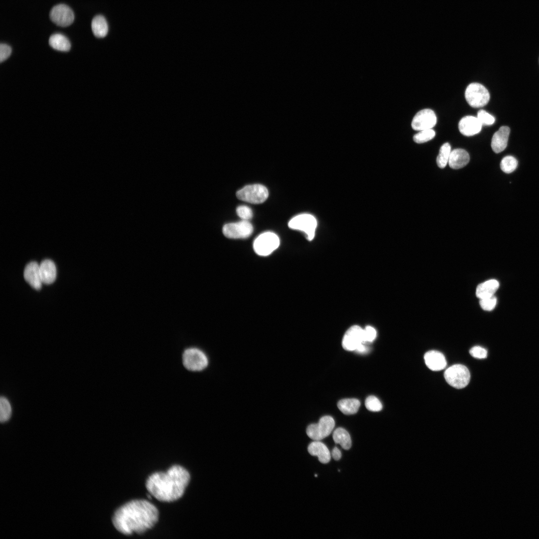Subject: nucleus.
Wrapping results in <instances>:
<instances>
[{"instance_id": "obj_30", "label": "nucleus", "mask_w": 539, "mask_h": 539, "mask_svg": "<svg viewBox=\"0 0 539 539\" xmlns=\"http://www.w3.org/2000/svg\"><path fill=\"white\" fill-rule=\"evenodd\" d=\"M366 408L370 411L377 412L382 409V405L380 400L374 396H369L365 400Z\"/></svg>"}, {"instance_id": "obj_23", "label": "nucleus", "mask_w": 539, "mask_h": 539, "mask_svg": "<svg viewBox=\"0 0 539 539\" xmlns=\"http://www.w3.org/2000/svg\"><path fill=\"white\" fill-rule=\"evenodd\" d=\"M49 44L53 49L61 51H67L71 47L68 38L60 33L51 35L49 39Z\"/></svg>"}, {"instance_id": "obj_26", "label": "nucleus", "mask_w": 539, "mask_h": 539, "mask_svg": "<svg viewBox=\"0 0 539 539\" xmlns=\"http://www.w3.org/2000/svg\"><path fill=\"white\" fill-rule=\"evenodd\" d=\"M451 146L448 143L443 144L440 147L439 154L437 157V164L440 168H444L448 163L451 154Z\"/></svg>"}, {"instance_id": "obj_15", "label": "nucleus", "mask_w": 539, "mask_h": 539, "mask_svg": "<svg viewBox=\"0 0 539 539\" xmlns=\"http://www.w3.org/2000/svg\"><path fill=\"white\" fill-rule=\"evenodd\" d=\"M25 280L35 289H40L42 285L39 265L35 262H31L25 267L23 272Z\"/></svg>"}, {"instance_id": "obj_1", "label": "nucleus", "mask_w": 539, "mask_h": 539, "mask_svg": "<svg viewBox=\"0 0 539 539\" xmlns=\"http://www.w3.org/2000/svg\"><path fill=\"white\" fill-rule=\"evenodd\" d=\"M157 508L146 500L131 501L114 513L112 522L116 529L125 535L141 534L151 529L157 522Z\"/></svg>"}, {"instance_id": "obj_16", "label": "nucleus", "mask_w": 539, "mask_h": 539, "mask_svg": "<svg viewBox=\"0 0 539 539\" xmlns=\"http://www.w3.org/2000/svg\"><path fill=\"white\" fill-rule=\"evenodd\" d=\"M510 133V128L503 126L494 134L491 141V147L495 153H499L505 149Z\"/></svg>"}, {"instance_id": "obj_27", "label": "nucleus", "mask_w": 539, "mask_h": 539, "mask_svg": "<svg viewBox=\"0 0 539 539\" xmlns=\"http://www.w3.org/2000/svg\"><path fill=\"white\" fill-rule=\"evenodd\" d=\"M11 415V407L8 400L4 396L0 398V421L1 423L8 420Z\"/></svg>"}, {"instance_id": "obj_9", "label": "nucleus", "mask_w": 539, "mask_h": 539, "mask_svg": "<svg viewBox=\"0 0 539 539\" xmlns=\"http://www.w3.org/2000/svg\"><path fill=\"white\" fill-rule=\"evenodd\" d=\"M334 426L333 418L325 416L321 417L317 423L309 425L306 429V434L311 439L319 441L329 435Z\"/></svg>"}, {"instance_id": "obj_28", "label": "nucleus", "mask_w": 539, "mask_h": 539, "mask_svg": "<svg viewBox=\"0 0 539 539\" xmlns=\"http://www.w3.org/2000/svg\"><path fill=\"white\" fill-rule=\"evenodd\" d=\"M518 166V161L512 156L505 157L501 161V170L506 173H511L515 170Z\"/></svg>"}, {"instance_id": "obj_24", "label": "nucleus", "mask_w": 539, "mask_h": 539, "mask_svg": "<svg viewBox=\"0 0 539 539\" xmlns=\"http://www.w3.org/2000/svg\"><path fill=\"white\" fill-rule=\"evenodd\" d=\"M360 405L359 401L355 398L341 399L337 403L338 409L345 415L355 414L358 411Z\"/></svg>"}, {"instance_id": "obj_25", "label": "nucleus", "mask_w": 539, "mask_h": 539, "mask_svg": "<svg viewBox=\"0 0 539 539\" xmlns=\"http://www.w3.org/2000/svg\"><path fill=\"white\" fill-rule=\"evenodd\" d=\"M334 442L340 445L345 450H348L351 446V439L348 432L342 428H338L333 433Z\"/></svg>"}, {"instance_id": "obj_11", "label": "nucleus", "mask_w": 539, "mask_h": 539, "mask_svg": "<svg viewBox=\"0 0 539 539\" xmlns=\"http://www.w3.org/2000/svg\"><path fill=\"white\" fill-rule=\"evenodd\" d=\"M51 20L56 25L66 27L70 25L74 19V15L71 9L64 4L54 6L49 13Z\"/></svg>"}, {"instance_id": "obj_21", "label": "nucleus", "mask_w": 539, "mask_h": 539, "mask_svg": "<svg viewBox=\"0 0 539 539\" xmlns=\"http://www.w3.org/2000/svg\"><path fill=\"white\" fill-rule=\"evenodd\" d=\"M499 287V283L496 279H490L479 284L476 288V296L483 298L494 295Z\"/></svg>"}, {"instance_id": "obj_8", "label": "nucleus", "mask_w": 539, "mask_h": 539, "mask_svg": "<svg viewBox=\"0 0 539 539\" xmlns=\"http://www.w3.org/2000/svg\"><path fill=\"white\" fill-rule=\"evenodd\" d=\"M184 366L191 371H201L208 365V360L206 354L196 348L186 349L182 356Z\"/></svg>"}, {"instance_id": "obj_31", "label": "nucleus", "mask_w": 539, "mask_h": 539, "mask_svg": "<svg viewBox=\"0 0 539 539\" xmlns=\"http://www.w3.org/2000/svg\"><path fill=\"white\" fill-rule=\"evenodd\" d=\"M477 117L482 125H492L495 121V118L492 115L483 109L478 112Z\"/></svg>"}, {"instance_id": "obj_32", "label": "nucleus", "mask_w": 539, "mask_h": 539, "mask_svg": "<svg viewBox=\"0 0 539 539\" xmlns=\"http://www.w3.org/2000/svg\"><path fill=\"white\" fill-rule=\"evenodd\" d=\"M480 299V306L484 310L487 311L493 310L496 306L497 301V298L494 295Z\"/></svg>"}, {"instance_id": "obj_22", "label": "nucleus", "mask_w": 539, "mask_h": 539, "mask_svg": "<svg viewBox=\"0 0 539 539\" xmlns=\"http://www.w3.org/2000/svg\"><path fill=\"white\" fill-rule=\"evenodd\" d=\"M91 28L95 36L98 38L105 37L108 31V24L105 17L101 15L95 16L91 22Z\"/></svg>"}, {"instance_id": "obj_38", "label": "nucleus", "mask_w": 539, "mask_h": 539, "mask_svg": "<svg viewBox=\"0 0 539 539\" xmlns=\"http://www.w3.org/2000/svg\"><path fill=\"white\" fill-rule=\"evenodd\" d=\"M368 350V348L364 343H362L357 347L355 351L360 353H365L367 352Z\"/></svg>"}, {"instance_id": "obj_14", "label": "nucleus", "mask_w": 539, "mask_h": 539, "mask_svg": "<svg viewBox=\"0 0 539 539\" xmlns=\"http://www.w3.org/2000/svg\"><path fill=\"white\" fill-rule=\"evenodd\" d=\"M482 125L477 117L466 116L459 122V130L465 136H471L479 133Z\"/></svg>"}, {"instance_id": "obj_3", "label": "nucleus", "mask_w": 539, "mask_h": 539, "mask_svg": "<svg viewBox=\"0 0 539 539\" xmlns=\"http://www.w3.org/2000/svg\"><path fill=\"white\" fill-rule=\"evenodd\" d=\"M444 377L451 386L461 389L469 383L470 373L468 369L462 364H455L447 368L444 372Z\"/></svg>"}, {"instance_id": "obj_37", "label": "nucleus", "mask_w": 539, "mask_h": 539, "mask_svg": "<svg viewBox=\"0 0 539 539\" xmlns=\"http://www.w3.org/2000/svg\"><path fill=\"white\" fill-rule=\"evenodd\" d=\"M331 456L335 460H339L341 457V453L337 447H334L332 451Z\"/></svg>"}, {"instance_id": "obj_7", "label": "nucleus", "mask_w": 539, "mask_h": 539, "mask_svg": "<svg viewBox=\"0 0 539 539\" xmlns=\"http://www.w3.org/2000/svg\"><path fill=\"white\" fill-rule=\"evenodd\" d=\"M288 225L292 229L304 232L307 239L311 241L314 237L317 221L312 215L302 214L292 218L288 222Z\"/></svg>"}, {"instance_id": "obj_6", "label": "nucleus", "mask_w": 539, "mask_h": 539, "mask_svg": "<svg viewBox=\"0 0 539 539\" xmlns=\"http://www.w3.org/2000/svg\"><path fill=\"white\" fill-rule=\"evenodd\" d=\"M237 197L242 201L252 204H261L268 197L267 188L261 184L247 185L236 193Z\"/></svg>"}, {"instance_id": "obj_19", "label": "nucleus", "mask_w": 539, "mask_h": 539, "mask_svg": "<svg viewBox=\"0 0 539 539\" xmlns=\"http://www.w3.org/2000/svg\"><path fill=\"white\" fill-rule=\"evenodd\" d=\"M39 270L42 283L49 284L55 280L56 269L54 263L51 260H43L39 265Z\"/></svg>"}, {"instance_id": "obj_4", "label": "nucleus", "mask_w": 539, "mask_h": 539, "mask_svg": "<svg viewBox=\"0 0 539 539\" xmlns=\"http://www.w3.org/2000/svg\"><path fill=\"white\" fill-rule=\"evenodd\" d=\"M465 99L468 103L473 108H480L485 106L490 100V93L482 84L474 82L470 83L465 92Z\"/></svg>"}, {"instance_id": "obj_35", "label": "nucleus", "mask_w": 539, "mask_h": 539, "mask_svg": "<svg viewBox=\"0 0 539 539\" xmlns=\"http://www.w3.org/2000/svg\"><path fill=\"white\" fill-rule=\"evenodd\" d=\"M470 353L473 357L478 359H484L487 356V350L479 346L472 347L470 350Z\"/></svg>"}, {"instance_id": "obj_34", "label": "nucleus", "mask_w": 539, "mask_h": 539, "mask_svg": "<svg viewBox=\"0 0 539 539\" xmlns=\"http://www.w3.org/2000/svg\"><path fill=\"white\" fill-rule=\"evenodd\" d=\"M364 342H371L376 338V331L371 326H367L363 329Z\"/></svg>"}, {"instance_id": "obj_5", "label": "nucleus", "mask_w": 539, "mask_h": 539, "mask_svg": "<svg viewBox=\"0 0 539 539\" xmlns=\"http://www.w3.org/2000/svg\"><path fill=\"white\" fill-rule=\"evenodd\" d=\"M279 239L275 234L267 232L260 235L255 240L253 248L257 255L267 256L279 247Z\"/></svg>"}, {"instance_id": "obj_13", "label": "nucleus", "mask_w": 539, "mask_h": 539, "mask_svg": "<svg viewBox=\"0 0 539 539\" xmlns=\"http://www.w3.org/2000/svg\"><path fill=\"white\" fill-rule=\"evenodd\" d=\"M364 342L363 329L354 325L345 333L342 339L343 348L348 351H355L357 347Z\"/></svg>"}, {"instance_id": "obj_33", "label": "nucleus", "mask_w": 539, "mask_h": 539, "mask_svg": "<svg viewBox=\"0 0 539 539\" xmlns=\"http://www.w3.org/2000/svg\"><path fill=\"white\" fill-rule=\"evenodd\" d=\"M238 216L243 220H249L253 217V212L251 208L246 206H240L236 210Z\"/></svg>"}, {"instance_id": "obj_2", "label": "nucleus", "mask_w": 539, "mask_h": 539, "mask_svg": "<svg viewBox=\"0 0 539 539\" xmlns=\"http://www.w3.org/2000/svg\"><path fill=\"white\" fill-rule=\"evenodd\" d=\"M190 480L188 471L179 465H174L165 472L150 475L146 482L149 492L161 502H170L180 499Z\"/></svg>"}, {"instance_id": "obj_18", "label": "nucleus", "mask_w": 539, "mask_h": 539, "mask_svg": "<svg viewBox=\"0 0 539 539\" xmlns=\"http://www.w3.org/2000/svg\"><path fill=\"white\" fill-rule=\"evenodd\" d=\"M470 161L469 153L464 149L457 148L451 151L448 164L454 169L465 167Z\"/></svg>"}, {"instance_id": "obj_10", "label": "nucleus", "mask_w": 539, "mask_h": 539, "mask_svg": "<svg viewBox=\"0 0 539 539\" xmlns=\"http://www.w3.org/2000/svg\"><path fill=\"white\" fill-rule=\"evenodd\" d=\"M253 232L252 225L247 220L229 223L224 226L223 233L230 239H243L250 236Z\"/></svg>"}, {"instance_id": "obj_17", "label": "nucleus", "mask_w": 539, "mask_h": 539, "mask_svg": "<svg viewBox=\"0 0 539 539\" xmlns=\"http://www.w3.org/2000/svg\"><path fill=\"white\" fill-rule=\"evenodd\" d=\"M424 360L427 366L433 371L443 370L447 365L444 355L438 351L427 352L424 355Z\"/></svg>"}, {"instance_id": "obj_12", "label": "nucleus", "mask_w": 539, "mask_h": 539, "mask_svg": "<svg viewBox=\"0 0 539 539\" xmlns=\"http://www.w3.org/2000/svg\"><path fill=\"white\" fill-rule=\"evenodd\" d=\"M436 122L437 117L434 112L430 109H424L414 116L411 126L415 130L421 131L432 129Z\"/></svg>"}, {"instance_id": "obj_36", "label": "nucleus", "mask_w": 539, "mask_h": 539, "mask_svg": "<svg viewBox=\"0 0 539 539\" xmlns=\"http://www.w3.org/2000/svg\"><path fill=\"white\" fill-rule=\"evenodd\" d=\"M11 53V47L3 43H1L0 45V62H2L6 59L10 55Z\"/></svg>"}, {"instance_id": "obj_20", "label": "nucleus", "mask_w": 539, "mask_h": 539, "mask_svg": "<svg viewBox=\"0 0 539 539\" xmlns=\"http://www.w3.org/2000/svg\"><path fill=\"white\" fill-rule=\"evenodd\" d=\"M307 449L309 453L312 456H317L321 463L326 464L330 461V453L323 443L319 441L312 442L309 445Z\"/></svg>"}, {"instance_id": "obj_29", "label": "nucleus", "mask_w": 539, "mask_h": 539, "mask_svg": "<svg viewBox=\"0 0 539 539\" xmlns=\"http://www.w3.org/2000/svg\"><path fill=\"white\" fill-rule=\"evenodd\" d=\"M435 136V132L432 129L419 131L413 136L414 141L417 143H423L432 139Z\"/></svg>"}]
</instances>
